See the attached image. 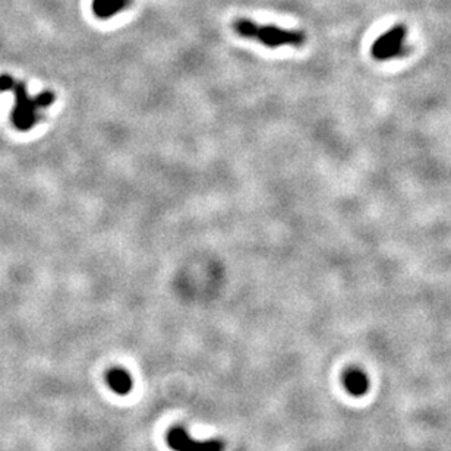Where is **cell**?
<instances>
[{"instance_id": "3", "label": "cell", "mask_w": 451, "mask_h": 451, "mask_svg": "<svg viewBox=\"0 0 451 451\" xmlns=\"http://www.w3.org/2000/svg\"><path fill=\"white\" fill-rule=\"evenodd\" d=\"M406 34L408 28L404 27V24H397L384 34H381L371 48V54L374 59L384 62L403 56L408 52L406 45H404Z\"/></svg>"}, {"instance_id": "4", "label": "cell", "mask_w": 451, "mask_h": 451, "mask_svg": "<svg viewBox=\"0 0 451 451\" xmlns=\"http://www.w3.org/2000/svg\"><path fill=\"white\" fill-rule=\"evenodd\" d=\"M166 441L173 451H224V444L220 439L196 441L182 426L171 428Z\"/></svg>"}, {"instance_id": "1", "label": "cell", "mask_w": 451, "mask_h": 451, "mask_svg": "<svg viewBox=\"0 0 451 451\" xmlns=\"http://www.w3.org/2000/svg\"><path fill=\"white\" fill-rule=\"evenodd\" d=\"M0 91H12L15 96L14 109L10 112V122L21 132H28L40 120V112L54 103V92L43 91L31 97L27 85L8 74L0 75Z\"/></svg>"}, {"instance_id": "2", "label": "cell", "mask_w": 451, "mask_h": 451, "mask_svg": "<svg viewBox=\"0 0 451 451\" xmlns=\"http://www.w3.org/2000/svg\"><path fill=\"white\" fill-rule=\"evenodd\" d=\"M233 30L240 37L255 40L269 49L283 48V45L300 48L306 41V36L302 31L284 30L273 24H258L247 18L236 19L233 22Z\"/></svg>"}, {"instance_id": "7", "label": "cell", "mask_w": 451, "mask_h": 451, "mask_svg": "<svg viewBox=\"0 0 451 451\" xmlns=\"http://www.w3.org/2000/svg\"><path fill=\"white\" fill-rule=\"evenodd\" d=\"M131 5V0H92L91 8L100 19H109Z\"/></svg>"}, {"instance_id": "6", "label": "cell", "mask_w": 451, "mask_h": 451, "mask_svg": "<svg viewBox=\"0 0 451 451\" xmlns=\"http://www.w3.org/2000/svg\"><path fill=\"white\" fill-rule=\"evenodd\" d=\"M106 381L112 391L116 392V395L126 396L129 395L134 387L132 377L125 371L122 368H113L107 373Z\"/></svg>"}, {"instance_id": "5", "label": "cell", "mask_w": 451, "mask_h": 451, "mask_svg": "<svg viewBox=\"0 0 451 451\" xmlns=\"http://www.w3.org/2000/svg\"><path fill=\"white\" fill-rule=\"evenodd\" d=\"M343 384L344 388L350 392L352 396H364L369 388V379L366 374L359 368H350L343 375Z\"/></svg>"}]
</instances>
